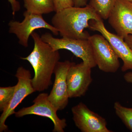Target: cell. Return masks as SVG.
Returning <instances> with one entry per match:
<instances>
[{"mask_svg":"<svg viewBox=\"0 0 132 132\" xmlns=\"http://www.w3.org/2000/svg\"><path fill=\"white\" fill-rule=\"evenodd\" d=\"M15 86L0 87V111L3 112L9 104L14 93Z\"/></svg>","mask_w":132,"mask_h":132,"instance_id":"2e32d148","label":"cell"},{"mask_svg":"<svg viewBox=\"0 0 132 132\" xmlns=\"http://www.w3.org/2000/svg\"><path fill=\"white\" fill-rule=\"evenodd\" d=\"M12 7V14L14 15L16 12L20 10L21 6L20 2L17 0H8Z\"/></svg>","mask_w":132,"mask_h":132,"instance_id":"ac0fdd59","label":"cell"},{"mask_svg":"<svg viewBox=\"0 0 132 132\" xmlns=\"http://www.w3.org/2000/svg\"><path fill=\"white\" fill-rule=\"evenodd\" d=\"M124 40L132 51V35L128 36L124 39Z\"/></svg>","mask_w":132,"mask_h":132,"instance_id":"44dd1931","label":"cell"},{"mask_svg":"<svg viewBox=\"0 0 132 132\" xmlns=\"http://www.w3.org/2000/svg\"><path fill=\"white\" fill-rule=\"evenodd\" d=\"M114 108L118 117L127 127L132 132V108L123 106L119 102H116Z\"/></svg>","mask_w":132,"mask_h":132,"instance_id":"9a60e30c","label":"cell"},{"mask_svg":"<svg viewBox=\"0 0 132 132\" xmlns=\"http://www.w3.org/2000/svg\"><path fill=\"white\" fill-rule=\"evenodd\" d=\"M124 78L126 82L132 83V72H129L125 74Z\"/></svg>","mask_w":132,"mask_h":132,"instance_id":"ffe728a7","label":"cell"},{"mask_svg":"<svg viewBox=\"0 0 132 132\" xmlns=\"http://www.w3.org/2000/svg\"><path fill=\"white\" fill-rule=\"evenodd\" d=\"M55 12L71 7L74 6L73 0H53Z\"/></svg>","mask_w":132,"mask_h":132,"instance_id":"e0dca14e","label":"cell"},{"mask_svg":"<svg viewBox=\"0 0 132 132\" xmlns=\"http://www.w3.org/2000/svg\"><path fill=\"white\" fill-rule=\"evenodd\" d=\"M116 0H90L89 5L92 7L102 19H108Z\"/></svg>","mask_w":132,"mask_h":132,"instance_id":"5bb4252c","label":"cell"},{"mask_svg":"<svg viewBox=\"0 0 132 132\" xmlns=\"http://www.w3.org/2000/svg\"><path fill=\"white\" fill-rule=\"evenodd\" d=\"M127 1H128L132 3V0H127Z\"/></svg>","mask_w":132,"mask_h":132,"instance_id":"7402d4cb","label":"cell"},{"mask_svg":"<svg viewBox=\"0 0 132 132\" xmlns=\"http://www.w3.org/2000/svg\"><path fill=\"white\" fill-rule=\"evenodd\" d=\"M24 7L29 13L40 15L55 12L53 0H24Z\"/></svg>","mask_w":132,"mask_h":132,"instance_id":"4fadbf2b","label":"cell"},{"mask_svg":"<svg viewBox=\"0 0 132 132\" xmlns=\"http://www.w3.org/2000/svg\"><path fill=\"white\" fill-rule=\"evenodd\" d=\"M102 20L95 10L89 4L82 7H71L55 12L52 25L62 37L88 39L90 35L85 28L90 27L89 21Z\"/></svg>","mask_w":132,"mask_h":132,"instance_id":"7a4b0ae2","label":"cell"},{"mask_svg":"<svg viewBox=\"0 0 132 132\" xmlns=\"http://www.w3.org/2000/svg\"><path fill=\"white\" fill-rule=\"evenodd\" d=\"M72 63L68 60L59 61L55 69L54 83L48 99L58 111L63 110L68 105L69 98L67 75Z\"/></svg>","mask_w":132,"mask_h":132,"instance_id":"9c48e42d","label":"cell"},{"mask_svg":"<svg viewBox=\"0 0 132 132\" xmlns=\"http://www.w3.org/2000/svg\"><path fill=\"white\" fill-rule=\"evenodd\" d=\"M108 19L118 35L125 39L132 35V3L127 0H116Z\"/></svg>","mask_w":132,"mask_h":132,"instance_id":"7c38bea8","label":"cell"},{"mask_svg":"<svg viewBox=\"0 0 132 132\" xmlns=\"http://www.w3.org/2000/svg\"><path fill=\"white\" fill-rule=\"evenodd\" d=\"M15 76L18 79V82L15 85L13 95L0 117L1 132L7 130L8 127L5 122L10 116L15 114V109L27 96L36 92L33 86L32 77L29 70L22 67H19Z\"/></svg>","mask_w":132,"mask_h":132,"instance_id":"277c9868","label":"cell"},{"mask_svg":"<svg viewBox=\"0 0 132 132\" xmlns=\"http://www.w3.org/2000/svg\"><path fill=\"white\" fill-rule=\"evenodd\" d=\"M43 40L51 46L54 50L65 49L72 52L74 55L82 60L91 68L97 66L92 45L88 39H80L62 37H54L49 33L41 36Z\"/></svg>","mask_w":132,"mask_h":132,"instance_id":"3957f363","label":"cell"},{"mask_svg":"<svg viewBox=\"0 0 132 132\" xmlns=\"http://www.w3.org/2000/svg\"><path fill=\"white\" fill-rule=\"evenodd\" d=\"M88 0H73L74 6L82 7L87 5Z\"/></svg>","mask_w":132,"mask_h":132,"instance_id":"d6986e66","label":"cell"},{"mask_svg":"<svg viewBox=\"0 0 132 132\" xmlns=\"http://www.w3.org/2000/svg\"><path fill=\"white\" fill-rule=\"evenodd\" d=\"M23 15L24 20L21 22L12 20L8 24L9 32L15 35L20 45L25 47L28 46L29 36L36 29L45 28L51 31L54 35L59 33L53 25H50L44 20L42 15L35 14L26 11Z\"/></svg>","mask_w":132,"mask_h":132,"instance_id":"5b68a950","label":"cell"},{"mask_svg":"<svg viewBox=\"0 0 132 132\" xmlns=\"http://www.w3.org/2000/svg\"><path fill=\"white\" fill-rule=\"evenodd\" d=\"M48 94H40L33 101L34 104L30 106L24 107L15 112L16 118H21L34 114L50 119L54 124V132H64L67 126L65 119H60L57 114V110L48 99Z\"/></svg>","mask_w":132,"mask_h":132,"instance_id":"8992f818","label":"cell"},{"mask_svg":"<svg viewBox=\"0 0 132 132\" xmlns=\"http://www.w3.org/2000/svg\"><path fill=\"white\" fill-rule=\"evenodd\" d=\"M88 40L99 69L105 72H116L120 67L119 58L107 40L98 34L90 36Z\"/></svg>","mask_w":132,"mask_h":132,"instance_id":"52a82bcc","label":"cell"},{"mask_svg":"<svg viewBox=\"0 0 132 132\" xmlns=\"http://www.w3.org/2000/svg\"><path fill=\"white\" fill-rule=\"evenodd\" d=\"M92 21L89 28L92 30L100 33L110 43L119 59L123 61L121 71L125 72L132 70V51L124 38L110 32L106 28L103 21L92 20Z\"/></svg>","mask_w":132,"mask_h":132,"instance_id":"8fae6325","label":"cell"},{"mask_svg":"<svg viewBox=\"0 0 132 132\" xmlns=\"http://www.w3.org/2000/svg\"><path fill=\"white\" fill-rule=\"evenodd\" d=\"M34 43V48L28 56L21 57L29 62L34 71L32 79L33 87L37 92H43L52 85V76L60 59L59 50H54L41 36L34 32L31 35Z\"/></svg>","mask_w":132,"mask_h":132,"instance_id":"6da1fadb","label":"cell"},{"mask_svg":"<svg viewBox=\"0 0 132 132\" xmlns=\"http://www.w3.org/2000/svg\"><path fill=\"white\" fill-rule=\"evenodd\" d=\"M92 68L83 62L79 64L72 62L67 75V82L69 98L84 96L93 79Z\"/></svg>","mask_w":132,"mask_h":132,"instance_id":"30bf717a","label":"cell"},{"mask_svg":"<svg viewBox=\"0 0 132 132\" xmlns=\"http://www.w3.org/2000/svg\"><path fill=\"white\" fill-rule=\"evenodd\" d=\"M75 126L82 132H111L106 120L80 102L71 109Z\"/></svg>","mask_w":132,"mask_h":132,"instance_id":"ba28073f","label":"cell"}]
</instances>
